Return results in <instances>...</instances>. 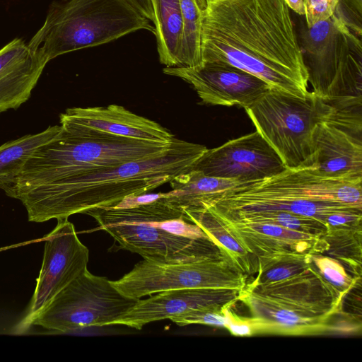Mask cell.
Listing matches in <instances>:
<instances>
[{
	"label": "cell",
	"mask_w": 362,
	"mask_h": 362,
	"mask_svg": "<svg viewBox=\"0 0 362 362\" xmlns=\"http://www.w3.org/2000/svg\"><path fill=\"white\" fill-rule=\"evenodd\" d=\"M290 10L285 0H209L202 62L227 63L273 88L305 95L308 72Z\"/></svg>",
	"instance_id": "1"
},
{
	"label": "cell",
	"mask_w": 362,
	"mask_h": 362,
	"mask_svg": "<svg viewBox=\"0 0 362 362\" xmlns=\"http://www.w3.org/2000/svg\"><path fill=\"white\" fill-rule=\"evenodd\" d=\"M206 150L204 145L174 137L164 152L79 174L20 201L28 221L36 223L112 207L126 197L149 192L190 170Z\"/></svg>",
	"instance_id": "2"
},
{
	"label": "cell",
	"mask_w": 362,
	"mask_h": 362,
	"mask_svg": "<svg viewBox=\"0 0 362 362\" xmlns=\"http://www.w3.org/2000/svg\"><path fill=\"white\" fill-rule=\"evenodd\" d=\"M362 179L325 177L311 165L239 182L201 208L219 214L289 211L317 218L327 227L336 214H362Z\"/></svg>",
	"instance_id": "3"
},
{
	"label": "cell",
	"mask_w": 362,
	"mask_h": 362,
	"mask_svg": "<svg viewBox=\"0 0 362 362\" xmlns=\"http://www.w3.org/2000/svg\"><path fill=\"white\" fill-rule=\"evenodd\" d=\"M60 129L28 159L11 198L18 200L79 174L148 158L170 143L132 139L83 126L59 115Z\"/></svg>",
	"instance_id": "4"
},
{
	"label": "cell",
	"mask_w": 362,
	"mask_h": 362,
	"mask_svg": "<svg viewBox=\"0 0 362 362\" xmlns=\"http://www.w3.org/2000/svg\"><path fill=\"white\" fill-rule=\"evenodd\" d=\"M165 197L128 209H96L86 214L117 243V248L139 254L144 259L179 263L224 256L183 210Z\"/></svg>",
	"instance_id": "5"
},
{
	"label": "cell",
	"mask_w": 362,
	"mask_h": 362,
	"mask_svg": "<svg viewBox=\"0 0 362 362\" xmlns=\"http://www.w3.org/2000/svg\"><path fill=\"white\" fill-rule=\"evenodd\" d=\"M125 0L53 1L42 25L28 43L48 62L60 55L101 45L154 26Z\"/></svg>",
	"instance_id": "6"
},
{
	"label": "cell",
	"mask_w": 362,
	"mask_h": 362,
	"mask_svg": "<svg viewBox=\"0 0 362 362\" xmlns=\"http://www.w3.org/2000/svg\"><path fill=\"white\" fill-rule=\"evenodd\" d=\"M300 33L313 92L328 103L362 100L361 37L335 13L310 27L302 23Z\"/></svg>",
	"instance_id": "7"
},
{
	"label": "cell",
	"mask_w": 362,
	"mask_h": 362,
	"mask_svg": "<svg viewBox=\"0 0 362 362\" xmlns=\"http://www.w3.org/2000/svg\"><path fill=\"white\" fill-rule=\"evenodd\" d=\"M331 105L313 91L298 95L271 88L245 109L262 136L276 151L286 168L313 164V133Z\"/></svg>",
	"instance_id": "8"
},
{
	"label": "cell",
	"mask_w": 362,
	"mask_h": 362,
	"mask_svg": "<svg viewBox=\"0 0 362 362\" xmlns=\"http://www.w3.org/2000/svg\"><path fill=\"white\" fill-rule=\"evenodd\" d=\"M137 300L121 293L106 277L87 269L61 291L31 325L63 333L112 325Z\"/></svg>",
	"instance_id": "9"
},
{
	"label": "cell",
	"mask_w": 362,
	"mask_h": 362,
	"mask_svg": "<svg viewBox=\"0 0 362 362\" xmlns=\"http://www.w3.org/2000/svg\"><path fill=\"white\" fill-rule=\"evenodd\" d=\"M247 276L226 257L165 263L143 259L112 285L125 296L139 300L161 291L180 288L242 291Z\"/></svg>",
	"instance_id": "10"
},
{
	"label": "cell",
	"mask_w": 362,
	"mask_h": 362,
	"mask_svg": "<svg viewBox=\"0 0 362 362\" xmlns=\"http://www.w3.org/2000/svg\"><path fill=\"white\" fill-rule=\"evenodd\" d=\"M313 166L320 175L335 178L362 179L361 105L330 110L316 125Z\"/></svg>",
	"instance_id": "11"
},
{
	"label": "cell",
	"mask_w": 362,
	"mask_h": 362,
	"mask_svg": "<svg viewBox=\"0 0 362 362\" xmlns=\"http://www.w3.org/2000/svg\"><path fill=\"white\" fill-rule=\"evenodd\" d=\"M44 240L42 267L29 310L18 327L21 331L31 326L35 317L53 298L88 269L89 250L68 218L58 219L55 228Z\"/></svg>",
	"instance_id": "12"
},
{
	"label": "cell",
	"mask_w": 362,
	"mask_h": 362,
	"mask_svg": "<svg viewBox=\"0 0 362 362\" xmlns=\"http://www.w3.org/2000/svg\"><path fill=\"white\" fill-rule=\"evenodd\" d=\"M286 168L279 155L257 131L207 148L192 168L205 175L239 182L268 177Z\"/></svg>",
	"instance_id": "13"
},
{
	"label": "cell",
	"mask_w": 362,
	"mask_h": 362,
	"mask_svg": "<svg viewBox=\"0 0 362 362\" xmlns=\"http://www.w3.org/2000/svg\"><path fill=\"white\" fill-rule=\"evenodd\" d=\"M163 73L190 84L202 103L212 105L252 106L272 87L262 79L231 64L204 62L192 67H165Z\"/></svg>",
	"instance_id": "14"
},
{
	"label": "cell",
	"mask_w": 362,
	"mask_h": 362,
	"mask_svg": "<svg viewBox=\"0 0 362 362\" xmlns=\"http://www.w3.org/2000/svg\"><path fill=\"white\" fill-rule=\"evenodd\" d=\"M211 214L256 258L259 271L282 259L322 254L329 247L325 238L270 223L231 221Z\"/></svg>",
	"instance_id": "15"
},
{
	"label": "cell",
	"mask_w": 362,
	"mask_h": 362,
	"mask_svg": "<svg viewBox=\"0 0 362 362\" xmlns=\"http://www.w3.org/2000/svg\"><path fill=\"white\" fill-rule=\"evenodd\" d=\"M238 290L223 288H180L161 291L136 303L112 325L136 329L153 322L173 317L199 308L232 307L240 299Z\"/></svg>",
	"instance_id": "16"
},
{
	"label": "cell",
	"mask_w": 362,
	"mask_h": 362,
	"mask_svg": "<svg viewBox=\"0 0 362 362\" xmlns=\"http://www.w3.org/2000/svg\"><path fill=\"white\" fill-rule=\"evenodd\" d=\"M239 300L247 305L252 317L265 322V334L303 336L340 332L329 323L330 317L245 288Z\"/></svg>",
	"instance_id": "17"
},
{
	"label": "cell",
	"mask_w": 362,
	"mask_h": 362,
	"mask_svg": "<svg viewBox=\"0 0 362 362\" xmlns=\"http://www.w3.org/2000/svg\"><path fill=\"white\" fill-rule=\"evenodd\" d=\"M47 62L22 39L0 49V112L16 110L30 98Z\"/></svg>",
	"instance_id": "18"
},
{
	"label": "cell",
	"mask_w": 362,
	"mask_h": 362,
	"mask_svg": "<svg viewBox=\"0 0 362 362\" xmlns=\"http://www.w3.org/2000/svg\"><path fill=\"white\" fill-rule=\"evenodd\" d=\"M63 114L76 123L117 136L161 143H170L175 137L156 122L117 105L71 107Z\"/></svg>",
	"instance_id": "19"
},
{
	"label": "cell",
	"mask_w": 362,
	"mask_h": 362,
	"mask_svg": "<svg viewBox=\"0 0 362 362\" xmlns=\"http://www.w3.org/2000/svg\"><path fill=\"white\" fill-rule=\"evenodd\" d=\"M172 190L168 199L182 209L200 208L236 186L239 182L205 175L188 170L169 182Z\"/></svg>",
	"instance_id": "20"
},
{
	"label": "cell",
	"mask_w": 362,
	"mask_h": 362,
	"mask_svg": "<svg viewBox=\"0 0 362 362\" xmlns=\"http://www.w3.org/2000/svg\"><path fill=\"white\" fill-rule=\"evenodd\" d=\"M151 2L160 62L166 67H180L182 40L180 0H151Z\"/></svg>",
	"instance_id": "21"
},
{
	"label": "cell",
	"mask_w": 362,
	"mask_h": 362,
	"mask_svg": "<svg viewBox=\"0 0 362 362\" xmlns=\"http://www.w3.org/2000/svg\"><path fill=\"white\" fill-rule=\"evenodd\" d=\"M187 221L197 225L216 245L222 254L243 273L257 274L259 264L225 228L223 223L205 208L182 209Z\"/></svg>",
	"instance_id": "22"
},
{
	"label": "cell",
	"mask_w": 362,
	"mask_h": 362,
	"mask_svg": "<svg viewBox=\"0 0 362 362\" xmlns=\"http://www.w3.org/2000/svg\"><path fill=\"white\" fill-rule=\"evenodd\" d=\"M60 125L49 126L43 132L27 134L0 146V189L12 197L17 178L28 159L41 146L51 140Z\"/></svg>",
	"instance_id": "23"
},
{
	"label": "cell",
	"mask_w": 362,
	"mask_h": 362,
	"mask_svg": "<svg viewBox=\"0 0 362 362\" xmlns=\"http://www.w3.org/2000/svg\"><path fill=\"white\" fill-rule=\"evenodd\" d=\"M208 210L221 218L231 221L270 223L290 230L325 238L326 239L328 233V227L322 221L315 218L289 211H269L219 214L209 209Z\"/></svg>",
	"instance_id": "24"
},
{
	"label": "cell",
	"mask_w": 362,
	"mask_h": 362,
	"mask_svg": "<svg viewBox=\"0 0 362 362\" xmlns=\"http://www.w3.org/2000/svg\"><path fill=\"white\" fill-rule=\"evenodd\" d=\"M182 19L181 66L192 67L202 63L201 37L205 10L197 0H180Z\"/></svg>",
	"instance_id": "25"
},
{
	"label": "cell",
	"mask_w": 362,
	"mask_h": 362,
	"mask_svg": "<svg viewBox=\"0 0 362 362\" xmlns=\"http://www.w3.org/2000/svg\"><path fill=\"white\" fill-rule=\"evenodd\" d=\"M308 262L313 270L331 291L337 304L341 307L346 294L357 282L343 264L337 259L322 254H313L308 257Z\"/></svg>",
	"instance_id": "26"
},
{
	"label": "cell",
	"mask_w": 362,
	"mask_h": 362,
	"mask_svg": "<svg viewBox=\"0 0 362 362\" xmlns=\"http://www.w3.org/2000/svg\"><path fill=\"white\" fill-rule=\"evenodd\" d=\"M308 257L280 260L264 269L259 270L256 277L246 285L249 286H267L284 281L305 274L310 269Z\"/></svg>",
	"instance_id": "27"
},
{
	"label": "cell",
	"mask_w": 362,
	"mask_h": 362,
	"mask_svg": "<svg viewBox=\"0 0 362 362\" xmlns=\"http://www.w3.org/2000/svg\"><path fill=\"white\" fill-rule=\"evenodd\" d=\"M226 307L212 306L193 310L170 319L179 326L204 325L226 328L227 317L223 310Z\"/></svg>",
	"instance_id": "28"
},
{
	"label": "cell",
	"mask_w": 362,
	"mask_h": 362,
	"mask_svg": "<svg viewBox=\"0 0 362 362\" xmlns=\"http://www.w3.org/2000/svg\"><path fill=\"white\" fill-rule=\"evenodd\" d=\"M223 311L227 317L226 329L232 335L250 337L265 334L266 324L262 319L239 316L233 310H231V307H226Z\"/></svg>",
	"instance_id": "29"
},
{
	"label": "cell",
	"mask_w": 362,
	"mask_h": 362,
	"mask_svg": "<svg viewBox=\"0 0 362 362\" xmlns=\"http://www.w3.org/2000/svg\"><path fill=\"white\" fill-rule=\"evenodd\" d=\"M355 34L361 37L362 0H338L334 13Z\"/></svg>",
	"instance_id": "30"
},
{
	"label": "cell",
	"mask_w": 362,
	"mask_h": 362,
	"mask_svg": "<svg viewBox=\"0 0 362 362\" xmlns=\"http://www.w3.org/2000/svg\"><path fill=\"white\" fill-rule=\"evenodd\" d=\"M307 27L327 20L335 11L338 0H303Z\"/></svg>",
	"instance_id": "31"
},
{
	"label": "cell",
	"mask_w": 362,
	"mask_h": 362,
	"mask_svg": "<svg viewBox=\"0 0 362 362\" xmlns=\"http://www.w3.org/2000/svg\"><path fill=\"white\" fill-rule=\"evenodd\" d=\"M167 192L163 193H144L138 195H131L124 197L119 202L115 204L112 208L128 209L140 205L148 204L156 201L160 198L165 197Z\"/></svg>",
	"instance_id": "32"
},
{
	"label": "cell",
	"mask_w": 362,
	"mask_h": 362,
	"mask_svg": "<svg viewBox=\"0 0 362 362\" xmlns=\"http://www.w3.org/2000/svg\"><path fill=\"white\" fill-rule=\"evenodd\" d=\"M291 10L300 16H304L303 0H285Z\"/></svg>",
	"instance_id": "33"
},
{
	"label": "cell",
	"mask_w": 362,
	"mask_h": 362,
	"mask_svg": "<svg viewBox=\"0 0 362 362\" xmlns=\"http://www.w3.org/2000/svg\"><path fill=\"white\" fill-rule=\"evenodd\" d=\"M199 3L202 5L204 8H206L207 6V0H197Z\"/></svg>",
	"instance_id": "34"
},
{
	"label": "cell",
	"mask_w": 362,
	"mask_h": 362,
	"mask_svg": "<svg viewBox=\"0 0 362 362\" xmlns=\"http://www.w3.org/2000/svg\"><path fill=\"white\" fill-rule=\"evenodd\" d=\"M209 1V0H207V1Z\"/></svg>",
	"instance_id": "35"
}]
</instances>
